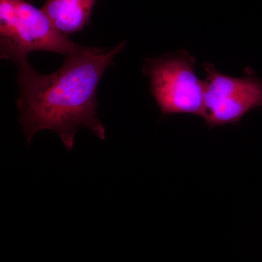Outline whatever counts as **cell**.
I'll return each mask as SVG.
<instances>
[{
	"mask_svg": "<svg viewBox=\"0 0 262 262\" xmlns=\"http://www.w3.org/2000/svg\"><path fill=\"white\" fill-rule=\"evenodd\" d=\"M125 47V42L110 51L83 46L65 56L63 65L50 75L39 73L27 60L18 63L17 106L27 143L30 144L36 133L50 130L58 134L71 151L75 134L82 127L105 140L106 129L97 117L98 84L115 56Z\"/></svg>",
	"mask_w": 262,
	"mask_h": 262,
	"instance_id": "cell-1",
	"label": "cell"
},
{
	"mask_svg": "<svg viewBox=\"0 0 262 262\" xmlns=\"http://www.w3.org/2000/svg\"><path fill=\"white\" fill-rule=\"evenodd\" d=\"M83 46L72 42L55 27L42 9L24 0H0V56L16 64L31 52H51L65 56Z\"/></svg>",
	"mask_w": 262,
	"mask_h": 262,
	"instance_id": "cell-2",
	"label": "cell"
},
{
	"mask_svg": "<svg viewBox=\"0 0 262 262\" xmlns=\"http://www.w3.org/2000/svg\"><path fill=\"white\" fill-rule=\"evenodd\" d=\"M196 63L184 50L146 60L143 73L149 79L151 94L163 115L203 116L204 81L196 75Z\"/></svg>",
	"mask_w": 262,
	"mask_h": 262,
	"instance_id": "cell-3",
	"label": "cell"
},
{
	"mask_svg": "<svg viewBox=\"0 0 262 262\" xmlns=\"http://www.w3.org/2000/svg\"><path fill=\"white\" fill-rule=\"evenodd\" d=\"M204 110L203 117L210 129L236 125L246 114L262 106V80L247 67L244 75L234 77L219 72L211 63H203Z\"/></svg>",
	"mask_w": 262,
	"mask_h": 262,
	"instance_id": "cell-4",
	"label": "cell"
},
{
	"mask_svg": "<svg viewBox=\"0 0 262 262\" xmlns=\"http://www.w3.org/2000/svg\"><path fill=\"white\" fill-rule=\"evenodd\" d=\"M96 0H46L41 9L58 30L67 35L89 23Z\"/></svg>",
	"mask_w": 262,
	"mask_h": 262,
	"instance_id": "cell-5",
	"label": "cell"
}]
</instances>
